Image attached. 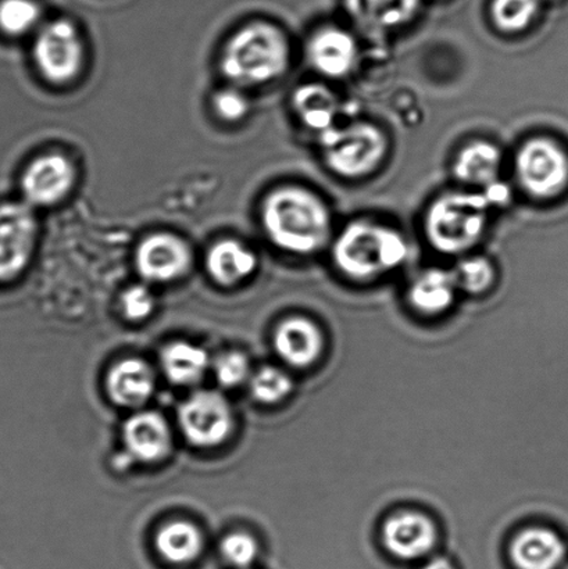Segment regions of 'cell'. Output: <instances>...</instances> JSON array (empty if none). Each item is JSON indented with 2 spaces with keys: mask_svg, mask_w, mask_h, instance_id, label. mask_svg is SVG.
Listing matches in <instances>:
<instances>
[{
  "mask_svg": "<svg viewBox=\"0 0 568 569\" xmlns=\"http://www.w3.org/2000/svg\"><path fill=\"white\" fill-rule=\"evenodd\" d=\"M263 224L276 247L295 254H311L332 236L330 210L315 193L287 187L271 192L263 204Z\"/></svg>",
  "mask_w": 568,
  "mask_h": 569,
  "instance_id": "cell-1",
  "label": "cell"
},
{
  "mask_svg": "<svg viewBox=\"0 0 568 569\" xmlns=\"http://www.w3.org/2000/svg\"><path fill=\"white\" fill-rule=\"evenodd\" d=\"M289 66V44L277 27L252 22L241 28L222 52L221 70L241 87L261 86L281 77Z\"/></svg>",
  "mask_w": 568,
  "mask_h": 569,
  "instance_id": "cell-2",
  "label": "cell"
},
{
  "mask_svg": "<svg viewBox=\"0 0 568 569\" xmlns=\"http://www.w3.org/2000/svg\"><path fill=\"white\" fill-rule=\"evenodd\" d=\"M409 247L398 231L371 221H355L333 243V261L353 280H371L408 259Z\"/></svg>",
  "mask_w": 568,
  "mask_h": 569,
  "instance_id": "cell-3",
  "label": "cell"
},
{
  "mask_svg": "<svg viewBox=\"0 0 568 569\" xmlns=\"http://www.w3.org/2000/svg\"><path fill=\"white\" fill-rule=\"evenodd\" d=\"M491 208L486 193L444 194L432 203L426 216L428 241L442 253L466 252L480 242Z\"/></svg>",
  "mask_w": 568,
  "mask_h": 569,
  "instance_id": "cell-4",
  "label": "cell"
},
{
  "mask_svg": "<svg viewBox=\"0 0 568 569\" xmlns=\"http://www.w3.org/2000/svg\"><path fill=\"white\" fill-rule=\"evenodd\" d=\"M320 142L328 167L345 178L371 174L388 150L387 137L369 122L332 127L320 133Z\"/></svg>",
  "mask_w": 568,
  "mask_h": 569,
  "instance_id": "cell-5",
  "label": "cell"
},
{
  "mask_svg": "<svg viewBox=\"0 0 568 569\" xmlns=\"http://www.w3.org/2000/svg\"><path fill=\"white\" fill-rule=\"evenodd\" d=\"M516 176L532 198L559 197L568 187V154L552 139H531L516 156Z\"/></svg>",
  "mask_w": 568,
  "mask_h": 569,
  "instance_id": "cell-6",
  "label": "cell"
},
{
  "mask_svg": "<svg viewBox=\"0 0 568 569\" xmlns=\"http://www.w3.org/2000/svg\"><path fill=\"white\" fill-rule=\"evenodd\" d=\"M33 59L47 80L63 83L81 70L83 47L80 33L67 20L49 22L39 31Z\"/></svg>",
  "mask_w": 568,
  "mask_h": 569,
  "instance_id": "cell-7",
  "label": "cell"
},
{
  "mask_svg": "<svg viewBox=\"0 0 568 569\" xmlns=\"http://www.w3.org/2000/svg\"><path fill=\"white\" fill-rule=\"evenodd\" d=\"M178 420L187 440L199 448H215L225 442L232 428L230 406L220 393L202 390L180 407Z\"/></svg>",
  "mask_w": 568,
  "mask_h": 569,
  "instance_id": "cell-8",
  "label": "cell"
},
{
  "mask_svg": "<svg viewBox=\"0 0 568 569\" xmlns=\"http://www.w3.org/2000/svg\"><path fill=\"white\" fill-rule=\"evenodd\" d=\"M37 220L28 206L0 204V281L13 280L31 260Z\"/></svg>",
  "mask_w": 568,
  "mask_h": 569,
  "instance_id": "cell-9",
  "label": "cell"
},
{
  "mask_svg": "<svg viewBox=\"0 0 568 569\" xmlns=\"http://www.w3.org/2000/svg\"><path fill=\"white\" fill-rule=\"evenodd\" d=\"M76 169L61 154L33 160L21 178L22 194L33 206H52L64 199L74 187Z\"/></svg>",
  "mask_w": 568,
  "mask_h": 569,
  "instance_id": "cell-10",
  "label": "cell"
},
{
  "mask_svg": "<svg viewBox=\"0 0 568 569\" xmlns=\"http://www.w3.org/2000/svg\"><path fill=\"white\" fill-rule=\"evenodd\" d=\"M136 264L145 280L169 282L186 274L191 264V250L171 233H155L139 244Z\"/></svg>",
  "mask_w": 568,
  "mask_h": 569,
  "instance_id": "cell-11",
  "label": "cell"
},
{
  "mask_svg": "<svg viewBox=\"0 0 568 569\" xmlns=\"http://www.w3.org/2000/svg\"><path fill=\"white\" fill-rule=\"evenodd\" d=\"M359 49L353 36L337 27L322 28L311 37L308 59L316 71L330 78H343L355 70Z\"/></svg>",
  "mask_w": 568,
  "mask_h": 569,
  "instance_id": "cell-12",
  "label": "cell"
},
{
  "mask_svg": "<svg viewBox=\"0 0 568 569\" xmlns=\"http://www.w3.org/2000/svg\"><path fill=\"white\" fill-rule=\"evenodd\" d=\"M389 553L402 560L426 556L436 543V527L419 512H402L388 520L382 532Z\"/></svg>",
  "mask_w": 568,
  "mask_h": 569,
  "instance_id": "cell-13",
  "label": "cell"
},
{
  "mask_svg": "<svg viewBox=\"0 0 568 569\" xmlns=\"http://www.w3.org/2000/svg\"><path fill=\"white\" fill-rule=\"evenodd\" d=\"M350 19L366 32L388 33L409 24L421 0H343Z\"/></svg>",
  "mask_w": 568,
  "mask_h": 569,
  "instance_id": "cell-14",
  "label": "cell"
},
{
  "mask_svg": "<svg viewBox=\"0 0 568 569\" xmlns=\"http://www.w3.org/2000/svg\"><path fill=\"white\" fill-rule=\"evenodd\" d=\"M124 442L133 459L158 461L165 459L171 449L170 428L158 412H138L126 422Z\"/></svg>",
  "mask_w": 568,
  "mask_h": 569,
  "instance_id": "cell-15",
  "label": "cell"
},
{
  "mask_svg": "<svg viewBox=\"0 0 568 569\" xmlns=\"http://www.w3.org/2000/svg\"><path fill=\"white\" fill-rule=\"evenodd\" d=\"M510 555L519 569H558L565 561L566 548L549 529L531 528L514 540Z\"/></svg>",
  "mask_w": 568,
  "mask_h": 569,
  "instance_id": "cell-16",
  "label": "cell"
},
{
  "mask_svg": "<svg viewBox=\"0 0 568 569\" xmlns=\"http://www.w3.org/2000/svg\"><path fill=\"white\" fill-rule=\"evenodd\" d=\"M275 345L277 353L288 365L306 367L320 356L322 337L313 322L305 318H291L277 329Z\"/></svg>",
  "mask_w": 568,
  "mask_h": 569,
  "instance_id": "cell-17",
  "label": "cell"
},
{
  "mask_svg": "<svg viewBox=\"0 0 568 569\" xmlns=\"http://www.w3.org/2000/svg\"><path fill=\"white\" fill-rule=\"evenodd\" d=\"M108 390L117 405L138 407L147 403L155 390L152 368L137 359L121 361L109 373Z\"/></svg>",
  "mask_w": 568,
  "mask_h": 569,
  "instance_id": "cell-18",
  "label": "cell"
},
{
  "mask_svg": "<svg viewBox=\"0 0 568 569\" xmlns=\"http://www.w3.org/2000/svg\"><path fill=\"white\" fill-rule=\"evenodd\" d=\"M502 153L492 143L475 142L461 149L455 161V176L469 186L486 187L498 182Z\"/></svg>",
  "mask_w": 568,
  "mask_h": 569,
  "instance_id": "cell-19",
  "label": "cell"
},
{
  "mask_svg": "<svg viewBox=\"0 0 568 569\" xmlns=\"http://www.w3.org/2000/svg\"><path fill=\"white\" fill-rule=\"evenodd\" d=\"M293 108L306 127L319 133L336 127L339 102L330 89L320 83L298 88L293 94Z\"/></svg>",
  "mask_w": 568,
  "mask_h": 569,
  "instance_id": "cell-20",
  "label": "cell"
},
{
  "mask_svg": "<svg viewBox=\"0 0 568 569\" xmlns=\"http://www.w3.org/2000/svg\"><path fill=\"white\" fill-rule=\"evenodd\" d=\"M256 256L237 241H221L209 250L206 267L209 274L219 283L241 282L256 270Z\"/></svg>",
  "mask_w": 568,
  "mask_h": 569,
  "instance_id": "cell-21",
  "label": "cell"
},
{
  "mask_svg": "<svg viewBox=\"0 0 568 569\" xmlns=\"http://www.w3.org/2000/svg\"><path fill=\"white\" fill-rule=\"evenodd\" d=\"M456 288L455 276L442 270H430L411 284L410 301L426 315H438L452 305Z\"/></svg>",
  "mask_w": 568,
  "mask_h": 569,
  "instance_id": "cell-22",
  "label": "cell"
},
{
  "mask_svg": "<svg viewBox=\"0 0 568 569\" xmlns=\"http://www.w3.org/2000/svg\"><path fill=\"white\" fill-rule=\"evenodd\" d=\"M161 367L172 383L192 385L200 381L209 367V357L199 346L177 342L161 353Z\"/></svg>",
  "mask_w": 568,
  "mask_h": 569,
  "instance_id": "cell-23",
  "label": "cell"
},
{
  "mask_svg": "<svg viewBox=\"0 0 568 569\" xmlns=\"http://www.w3.org/2000/svg\"><path fill=\"white\" fill-rule=\"evenodd\" d=\"M159 553L170 562L186 565L197 559L202 550V537L197 527L189 522H171L160 529L156 538Z\"/></svg>",
  "mask_w": 568,
  "mask_h": 569,
  "instance_id": "cell-24",
  "label": "cell"
},
{
  "mask_svg": "<svg viewBox=\"0 0 568 569\" xmlns=\"http://www.w3.org/2000/svg\"><path fill=\"white\" fill-rule=\"evenodd\" d=\"M542 0H494L492 20L500 31H525L538 14Z\"/></svg>",
  "mask_w": 568,
  "mask_h": 569,
  "instance_id": "cell-25",
  "label": "cell"
},
{
  "mask_svg": "<svg viewBox=\"0 0 568 569\" xmlns=\"http://www.w3.org/2000/svg\"><path fill=\"white\" fill-rule=\"evenodd\" d=\"M39 20L41 8L33 0H0V30L8 36H24Z\"/></svg>",
  "mask_w": 568,
  "mask_h": 569,
  "instance_id": "cell-26",
  "label": "cell"
},
{
  "mask_svg": "<svg viewBox=\"0 0 568 569\" xmlns=\"http://www.w3.org/2000/svg\"><path fill=\"white\" fill-rule=\"evenodd\" d=\"M292 390L291 378L275 367L261 368L250 378V393L260 403H277Z\"/></svg>",
  "mask_w": 568,
  "mask_h": 569,
  "instance_id": "cell-27",
  "label": "cell"
},
{
  "mask_svg": "<svg viewBox=\"0 0 568 569\" xmlns=\"http://www.w3.org/2000/svg\"><path fill=\"white\" fill-rule=\"evenodd\" d=\"M454 276L458 287L466 292L481 293L491 287L494 267L484 258L466 259L458 266Z\"/></svg>",
  "mask_w": 568,
  "mask_h": 569,
  "instance_id": "cell-28",
  "label": "cell"
},
{
  "mask_svg": "<svg viewBox=\"0 0 568 569\" xmlns=\"http://www.w3.org/2000/svg\"><path fill=\"white\" fill-rule=\"evenodd\" d=\"M217 381L222 387L236 388L249 378L250 366L248 357L239 351H230L217 359L215 365Z\"/></svg>",
  "mask_w": 568,
  "mask_h": 569,
  "instance_id": "cell-29",
  "label": "cell"
},
{
  "mask_svg": "<svg viewBox=\"0 0 568 569\" xmlns=\"http://www.w3.org/2000/svg\"><path fill=\"white\" fill-rule=\"evenodd\" d=\"M221 553L233 567L245 568L258 556V545L247 533H232L222 540Z\"/></svg>",
  "mask_w": 568,
  "mask_h": 569,
  "instance_id": "cell-30",
  "label": "cell"
},
{
  "mask_svg": "<svg viewBox=\"0 0 568 569\" xmlns=\"http://www.w3.org/2000/svg\"><path fill=\"white\" fill-rule=\"evenodd\" d=\"M122 312L131 321L147 318L153 311L155 299L150 290L143 284H133L121 296Z\"/></svg>",
  "mask_w": 568,
  "mask_h": 569,
  "instance_id": "cell-31",
  "label": "cell"
},
{
  "mask_svg": "<svg viewBox=\"0 0 568 569\" xmlns=\"http://www.w3.org/2000/svg\"><path fill=\"white\" fill-rule=\"evenodd\" d=\"M216 113L226 121L242 120L249 111V100L238 89H225L213 99Z\"/></svg>",
  "mask_w": 568,
  "mask_h": 569,
  "instance_id": "cell-32",
  "label": "cell"
},
{
  "mask_svg": "<svg viewBox=\"0 0 568 569\" xmlns=\"http://www.w3.org/2000/svg\"><path fill=\"white\" fill-rule=\"evenodd\" d=\"M421 569H455V567L449 560L442 559V557H437V559L428 561Z\"/></svg>",
  "mask_w": 568,
  "mask_h": 569,
  "instance_id": "cell-33",
  "label": "cell"
},
{
  "mask_svg": "<svg viewBox=\"0 0 568 569\" xmlns=\"http://www.w3.org/2000/svg\"><path fill=\"white\" fill-rule=\"evenodd\" d=\"M568 569V568H567Z\"/></svg>",
  "mask_w": 568,
  "mask_h": 569,
  "instance_id": "cell-34",
  "label": "cell"
}]
</instances>
